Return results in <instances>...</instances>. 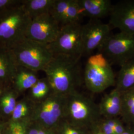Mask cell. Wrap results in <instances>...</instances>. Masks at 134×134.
Masks as SVG:
<instances>
[{
	"label": "cell",
	"mask_w": 134,
	"mask_h": 134,
	"mask_svg": "<svg viewBox=\"0 0 134 134\" xmlns=\"http://www.w3.org/2000/svg\"><path fill=\"white\" fill-rule=\"evenodd\" d=\"M104 121L110 127L113 128L115 127V125L119 121V120L118 118L114 119H105L103 118Z\"/></svg>",
	"instance_id": "f1b7e54d"
},
{
	"label": "cell",
	"mask_w": 134,
	"mask_h": 134,
	"mask_svg": "<svg viewBox=\"0 0 134 134\" xmlns=\"http://www.w3.org/2000/svg\"><path fill=\"white\" fill-rule=\"evenodd\" d=\"M9 86H5V84H4L3 83H2V82L0 81V96L2 94V93L5 91V90L8 88Z\"/></svg>",
	"instance_id": "f546056e"
},
{
	"label": "cell",
	"mask_w": 134,
	"mask_h": 134,
	"mask_svg": "<svg viewBox=\"0 0 134 134\" xmlns=\"http://www.w3.org/2000/svg\"><path fill=\"white\" fill-rule=\"evenodd\" d=\"M0 116H1V115H0Z\"/></svg>",
	"instance_id": "d590c367"
},
{
	"label": "cell",
	"mask_w": 134,
	"mask_h": 134,
	"mask_svg": "<svg viewBox=\"0 0 134 134\" xmlns=\"http://www.w3.org/2000/svg\"><path fill=\"white\" fill-rule=\"evenodd\" d=\"M122 93L116 88L103 96L98 104L101 117L105 119H114L120 116Z\"/></svg>",
	"instance_id": "7c38bea8"
},
{
	"label": "cell",
	"mask_w": 134,
	"mask_h": 134,
	"mask_svg": "<svg viewBox=\"0 0 134 134\" xmlns=\"http://www.w3.org/2000/svg\"><path fill=\"white\" fill-rule=\"evenodd\" d=\"M17 66L38 72L44 70L53 54L47 45L25 38L10 49Z\"/></svg>",
	"instance_id": "5b68a950"
},
{
	"label": "cell",
	"mask_w": 134,
	"mask_h": 134,
	"mask_svg": "<svg viewBox=\"0 0 134 134\" xmlns=\"http://www.w3.org/2000/svg\"><path fill=\"white\" fill-rule=\"evenodd\" d=\"M54 92L46 77L39 79L35 84L29 90L27 97L34 103L40 102Z\"/></svg>",
	"instance_id": "ac0fdd59"
},
{
	"label": "cell",
	"mask_w": 134,
	"mask_h": 134,
	"mask_svg": "<svg viewBox=\"0 0 134 134\" xmlns=\"http://www.w3.org/2000/svg\"><path fill=\"white\" fill-rule=\"evenodd\" d=\"M111 28L134 34V0H124L113 5L109 14Z\"/></svg>",
	"instance_id": "8fae6325"
},
{
	"label": "cell",
	"mask_w": 134,
	"mask_h": 134,
	"mask_svg": "<svg viewBox=\"0 0 134 134\" xmlns=\"http://www.w3.org/2000/svg\"><path fill=\"white\" fill-rule=\"evenodd\" d=\"M81 58L53 54L43 72L55 93L69 96L77 91V87L83 82L80 64Z\"/></svg>",
	"instance_id": "6da1fadb"
},
{
	"label": "cell",
	"mask_w": 134,
	"mask_h": 134,
	"mask_svg": "<svg viewBox=\"0 0 134 134\" xmlns=\"http://www.w3.org/2000/svg\"><path fill=\"white\" fill-rule=\"evenodd\" d=\"M0 134H2V129L0 128Z\"/></svg>",
	"instance_id": "e575fe53"
},
{
	"label": "cell",
	"mask_w": 134,
	"mask_h": 134,
	"mask_svg": "<svg viewBox=\"0 0 134 134\" xmlns=\"http://www.w3.org/2000/svg\"><path fill=\"white\" fill-rule=\"evenodd\" d=\"M83 15L90 19H100L109 15L113 7L110 0H78Z\"/></svg>",
	"instance_id": "4fadbf2b"
},
{
	"label": "cell",
	"mask_w": 134,
	"mask_h": 134,
	"mask_svg": "<svg viewBox=\"0 0 134 134\" xmlns=\"http://www.w3.org/2000/svg\"><path fill=\"white\" fill-rule=\"evenodd\" d=\"M39 79L37 72L18 66L12 86L19 94L29 90Z\"/></svg>",
	"instance_id": "9a60e30c"
},
{
	"label": "cell",
	"mask_w": 134,
	"mask_h": 134,
	"mask_svg": "<svg viewBox=\"0 0 134 134\" xmlns=\"http://www.w3.org/2000/svg\"><path fill=\"white\" fill-rule=\"evenodd\" d=\"M19 94L12 86L7 88L0 96V115L10 117L17 103Z\"/></svg>",
	"instance_id": "d6986e66"
},
{
	"label": "cell",
	"mask_w": 134,
	"mask_h": 134,
	"mask_svg": "<svg viewBox=\"0 0 134 134\" xmlns=\"http://www.w3.org/2000/svg\"><path fill=\"white\" fill-rule=\"evenodd\" d=\"M35 103L27 96L18 101L14 110L10 116V120L19 121L30 119L34 112Z\"/></svg>",
	"instance_id": "44dd1931"
},
{
	"label": "cell",
	"mask_w": 134,
	"mask_h": 134,
	"mask_svg": "<svg viewBox=\"0 0 134 134\" xmlns=\"http://www.w3.org/2000/svg\"><path fill=\"white\" fill-rule=\"evenodd\" d=\"M111 65L121 67L134 59V34L124 32L111 34L97 50Z\"/></svg>",
	"instance_id": "52a82bcc"
},
{
	"label": "cell",
	"mask_w": 134,
	"mask_h": 134,
	"mask_svg": "<svg viewBox=\"0 0 134 134\" xmlns=\"http://www.w3.org/2000/svg\"><path fill=\"white\" fill-rule=\"evenodd\" d=\"M88 132L72 126L70 123L65 124L61 134H86Z\"/></svg>",
	"instance_id": "cb8c5ba5"
},
{
	"label": "cell",
	"mask_w": 134,
	"mask_h": 134,
	"mask_svg": "<svg viewBox=\"0 0 134 134\" xmlns=\"http://www.w3.org/2000/svg\"><path fill=\"white\" fill-rule=\"evenodd\" d=\"M55 0H24L22 4L29 16L33 19L39 15L49 14Z\"/></svg>",
	"instance_id": "e0dca14e"
},
{
	"label": "cell",
	"mask_w": 134,
	"mask_h": 134,
	"mask_svg": "<svg viewBox=\"0 0 134 134\" xmlns=\"http://www.w3.org/2000/svg\"><path fill=\"white\" fill-rule=\"evenodd\" d=\"M83 82L87 90L94 93L115 86L116 76L112 65L102 54L98 52L89 56L83 71Z\"/></svg>",
	"instance_id": "277c9868"
},
{
	"label": "cell",
	"mask_w": 134,
	"mask_h": 134,
	"mask_svg": "<svg viewBox=\"0 0 134 134\" xmlns=\"http://www.w3.org/2000/svg\"><path fill=\"white\" fill-rule=\"evenodd\" d=\"M134 134L132 131L131 130V129H126L125 131L124 132H123L122 134Z\"/></svg>",
	"instance_id": "1f68e13d"
},
{
	"label": "cell",
	"mask_w": 134,
	"mask_h": 134,
	"mask_svg": "<svg viewBox=\"0 0 134 134\" xmlns=\"http://www.w3.org/2000/svg\"><path fill=\"white\" fill-rule=\"evenodd\" d=\"M88 134H89V133H88Z\"/></svg>",
	"instance_id": "8d00e7d4"
},
{
	"label": "cell",
	"mask_w": 134,
	"mask_h": 134,
	"mask_svg": "<svg viewBox=\"0 0 134 134\" xmlns=\"http://www.w3.org/2000/svg\"><path fill=\"white\" fill-rule=\"evenodd\" d=\"M88 133H89V134H94L92 131H90L89 132H88Z\"/></svg>",
	"instance_id": "836d02e7"
},
{
	"label": "cell",
	"mask_w": 134,
	"mask_h": 134,
	"mask_svg": "<svg viewBox=\"0 0 134 134\" xmlns=\"http://www.w3.org/2000/svg\"><path fill=\"white\" fill-rule=\"evenodd\" d=\"M102 134H116L113 129L107 124L103 119H101L96 127Z\"/></svg>",
	"instance_id": "d4e9b609"
},
{
	"label": "cell",
	"mask_w": 134,
	"mask_h": 134,
	"mask_svg": "<svg viewBox=\"0 0 134 134\" xmlns=\"http://www.w3.org/2000/svg\"><path fill=\"white\" fill-rule=\"evenodd\" d=\"M111 27L100 19H90L82 26V56H90L110 36Z\"/></svg>",
	"instance_id": "30bf717a"
},
{
	"label": "cell",
	"mask_w": 134,
	"mask_h": 134,
	"mask_svg": "<svg viewBox=\"0 0 134 134\" xmlns=\"http://www.w3.org/2000/svg\"><path fill=\"white\" fill-rule=\"evenodd\" d=\"M116 134H121L124 132L126 130L122 123L119 120V121L117 123L115 127L113 128Z\"/></svg>",
	"instance_id": "83f0119b"
},
{
	"label": "cell",
	"mask_w": 134,
	"mask_h": 134,
	"mask_svg": "<svg viewBox=\"0 0 134 134\" xmlns=\"http://www.w3.org/2000/svg\"><path fill=\"white\" fill-rule=\"evenodd\" d=\"M60 27V25L50 14H42L31 19L25 38L48 45L56 38Z\"/></svg>",
	"instance_id": "9c48e42d"
},
{
	"label": "cell",
	"mask_w": 134,
	"mask_h": 134,
	"mask_svg": "<svg viewBox=\"0 0 134 134\" xmlns=\"http://www.w3.org/2000/svg\"><path fill=\"white\" fill-rule=\"evenodd\" d=\"M82 26L80 23L61 26L56 38L47 45L53 54L82 57Z\"/></svg>",
	"instance_id": "ba28073f"
},
{
	"label": "cell",
	"mask_w": 134,
	"mask_h": 134,
	"mask_svg": "<svg viewBox=\"0 0 134 134\" xmlns=\"http://www.w3.org/2000/svg\"><path fill=\"white\" fill-rule=\"evenodd\" d=\"M68 96L53 92L43 101L35 103L31 121L35 124L51 129L62 118H66Z\"/></svg>",
	"instance_id": "8992f818"
},
{
	"label": "cell",
	"mask_w": 134,
	"mask_h": 134,
	"mask_svg": "<svg viewBox=\"0 0 134 134\" xmlns=\"http://www.w3.org/2000/svg\"><path fill=\"white\" fill-rule=\"evenodd\" d=\"M66 118L70 124L87 131L96 127L102 117L98 105L76 91L68 96Z\"/></svg>",
	"instance_id": "3957f363"
},
{
	"label": "cell",
	"mask_w": 134,
	"mask_h": 134,
	"mask_svg": "<svg viewBox=\"0 0 134 134\" xmlns=\"http://www.w3.org/2000/svg\"><path fill=\"white\" fill-rule=\"evenodd\" d=\"M22 2L0 12V47L11 49L25 38L31 19Z\"/></svg>",
	"instance_id": "7a4b0ae2"
},
{
	"label": "cell",
	"mask_w": 134,
	"mask_h": 134,
	"mask_svg": "<svg viewBox=\"0 0 134 134\" xmlns=\"http://www.w3.org/2000/svg\"><path fill=\"white\" fill-rule=\"evenodd\" d=\"M120 116L128 124H134V87L122 93Z\"/></svg>",
	"instance_id": "ffe728a7"
},
{
	"label": "cell",
	"mask_w": 134,
	"mask_h": 134,
	"mask_svg": "<svg viewBox=\"0 0 134 134\" xmlns=\"http://www.w3.org/2000/svg\"><path fill=\"white\" fill-rule=\"evenodd\" d=\"M132 128L131 129V130L132 131V132H133V134H134V124L132 125Z\"/></svg>",
	"instance_id": "d6a6232c"
},
{
	"label": "cell",
	"mask_w": 134,
	"mask_h": 134,
	"mask_svg": "<svg viewBox=\"0 0 134 134\" xmlns=\"http://www.w3.org/2000/svg\"><path fill=\"white\" fill-rule=\"evenodd\" d=\"M90 131H92L94 134H102L100 132H99L98 129L96 128V127H93V128H92L91 130H90Z\"/></svg>",
	"instance_id": "4dcf8cb0"
},
{
	"label": "cell",
	"mask_w": 134,
	"mask_h": 134,
	"mask_svg": "<svg viewBox=\"0 0 134 134\" xmlns=\"http://www.w3.org/2000/svg\"><path fill=\"white\" fill-rule=\"evenodd\" d=\"M71 0H55L50 14L60 25H63L67 9L70 5Z\"/></svg>",
	"instance_id": "7402d4cb"
},
{
	"label": "cell",
	"mask_w": 134,
	"mask_h": 134,
	"mask_svg": "<svg viewBox=\"0 0 134 134\" xmlns=\"http://www.w3.org/2000/svg\"><path fill=\"white\" fill-rule=\"evenodd\" d=\"M19 0H0V12L21 3Z\"/></svg>",
	"instance_id": "4316f807"
},
{
	"label": "cell",
	"mask_w": 134,
	"mask_h": 134,
	"mask_svg": "<svg viewBox=\"0 0 134 134\" xmlns=\"http://www.w3.org/2000/svg\"><path fill=\"white\" fill-rule=\"evenodd\" d=\"M30 119L19 121L10 120L7 128V134H28Z\"/></svg>",
	"instance_id": "603a6c76"
},
{
	"label": "cell",
	"mask_w": 134,
	"mask_h": 134,
	"mask_svg": "<svg viewBox=\"0 0 134 134\" xmlns=\"http://www.w3.org/2000/svg\"><path fill=\"white\" fill-rule=\"evenodd\" d=\"M17 67L10 49L0 47V81L12 86Z\"/></svg>",
	"instance_id": "5bb4252c"
},
{
	"label": "cell",
	"mask_w": 134,
	"mask_h": 134,
	"mask_svg": "<svg viewBox=\"0 0 134 134\" xmlns=\"http://www.w3.org/2000/svg\"><path fill=\"white\" fill-rule=\"evenodd\" d=\"M120 67V70L116 76L115 88L123 93L134 87V59Z\"/></svg>",
	"instance_id": "2e32d148"
},
{
	"label": "cell",
	"mask_w": 134,
	"mask_h": 134,
	"mask_svg": "<svg viewBox=\"0 0 134 134\" xmlns=\"http://www.w3.org/2000/svg\"><path fill=\"white\" fill-rule=\"evenodd\" d=\"M28 134H55L51 129H46L41 126L35 124L29 126Z\"/></svg>",
	"instance_id": "484cf974"
}]
</instances>
